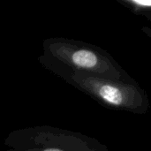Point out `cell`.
Returning <instances> with one entry per match:
<instances>
[{
    "instance_id": "cell-1",
    "label": "cell",
    "mask_w": 151,
    "mask_h": 151,
    "mask_svg": "<svg viewBox=\"0 0 151 151\" xmlns=\"http://www.w3.org/2000/svg\"><path fill=\"white\" fill-rule=\"evenodd\" d=\"M65 77L107 109L143 115L150 108L149 96L136 81H114L69 68L65 70Z\"/></svg>"
},
{
    "instance_id": "cell-2",
    "label": "cell",
    "mask_w": 151,
    "mask_h": 151,
    "mask_svg": "<svg viewBox=\"0 0 151 151\" xmlns=\"http://www.w3.org/2000/svg\"><path fill=\"white\" fill-rule=\"evenodd\" d=\"M55 52L67 68L114 81L134 82L113 57L105 50L87 42L60 41Z\"/></svg>"
},
{
    "instance_id": "cell-3",
    "label": "cell",
    "mask_w": 151,
    "mask_h": 151,
    "mask_svg": "<svg viewBox=\"0 0 151 151\" xmlns=\"http://www.w3.org/2000/svg\"><path fill=\"white\" fill-rule=\"evenodd\" d=\"M118 2L135 14H143L151 12V0H118Z\"/></svg>"
},
{
    "instance_id": "cell-4",
    "label": "cell",
    "mask_w": 151,
    "mask_h": 151,
    "mask_svg": "<svg viewBox=\"0 0 151 151\" xmlns=\"http://www.w3.org/2000/svg\"><path fill=\"white\" fill-rule=\"evenodd\" d=\"M151 23V12H144L143 14H142Z\"/></svg>"
}]
</instances>
